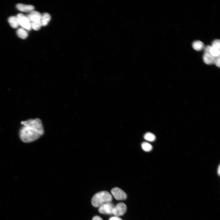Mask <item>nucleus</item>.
<instances>
[{"label":"nucleus","instance_id":"nucleus-5","mask_svg":"<svg viewBox=\"0 0 220 220\" xmlns=\"http://www.w3.org/2000/svg\"><path fill=\"white\" fill-rule=\"evenodd\" d=\"M114 206L113 204L111 202L105 203L99 207L98 211L102 214H112Z\"/></svg>","mask_w":220,"mask_h":220},{"label":"nucleus","instance_id":"nucleus-12","mask_svg":"<svg viewBox=\"0 0 220 220\" xmlns=\"http://www.w3.org/2000/svg\"><path fill=\"white\" fill-rule=\"evenodd\" d=\"M8 21L11 27L13 28H16L19 25L16 16H13L9 17Z\"/></svg>","mask_w":220,"mask_h":220},{"label":"nucleus","instance_id":"nucleus-17","mask_svg":"<svg viewBox=\"0 0 220 220\" xmlns=\"http://www.w3.org/2000/svg\"><path fill=\"white\" fill-rule=\"evenodd\" d=\"M212 47L220 49V41L219 39H216L214 40L212 44Z\"/></svg>","mask_w":220,"mask_h":220},{"label":"nucleus","instance_id":"nucleus-19","mask_svg":"<svg viewBox=\"0 0 220 220\" xmlns=\"http://www.w3.org/2000/svg\"><path fill=\"white\" fill-rule=\"evenodd\" d=\"M211 48V46L210 45L206 46L204 48V51L205 53H210V51Z\"/></svg>","mask_w":220,"mask_h":220},{"label":"nucleus","instance_id":"nucleus-20","mask_svg":"<svg viewBox=\"0 0 220 220\" xmlns=\"http://www.w3.org/2000/svg\"><path fill=\"white\" fill-rule=\"evenodd\" d=\"M109 220H123L117 216H113L110 218Z\"/></svg>","mask_w":220,"mask_h":220},{"label":"nucleus","instance_id":"nucleus-18","mask_svg":"<svg viewBox=\"0 0 220 220\" xmlns=\"http://www.w3.org/2000/svg\"><path fill=\"white\" fill-rule=\"evenodd\" d=\"M220 56L215 58L214 64L219 68L220 67Z\"/></svg>","mask_w":220,"mask_h":220},{"label":"nucleus","instance_id":"nucleus-14","mask_svg":"<svg viewBox=\"0 0 220 220\" xmlns=\"http://www.w3.org/2000/svg\"><path fill=\"white\" fill-rule=\"evenodd\" d=\"M144 139L148 141H153L156 139V136L154 134L151 132L146 133L144 136Z\"/></svg>","mask_w":220,"mask_h":220},{"label":"nucleus","instance_id":"nucleus-8","mask_svg":"<svg viewBox=\"0 0 220 220\" xmlns=\"http://www.w3.org/2000/svg\"><path fill=\"white\" fill-rule=\"evenodd\" d=\"M16 7L19 10L23 12H30L34 9V6L32 5L21 3L17 4Z\"/></svg>","mask_w":220,"mask_h":220},{"label":"nucleus","instance_id":"nucleus-21","mask_svg":"<svg viewBox=\"0 0 220 220\" xmlns=\"http://www.w3.org/2000/svg\"><path fill=\"white\" fill-rule=\"evenodd\" d=\"M92 220H103V219L100 216H94Z\"/></svg>","mask_w":220,"mask_h":220},{"label":"nucleus","instance_id":"nucleus-1","mask_svg":"<svg viewBox=\"0 0 220 220\" xmlns=\"http://www.w3.org/2000/svg\"><path fill=\"white\" fill-rule=\"evenodd\" d=\"M23 125L20 131L21 140L25 143L34 141L43 135L44 129L41 120L38 118L22 121Z\"/></svg>","mask_w":220,"mask_h":220},{"label":"nucleus","instance_id":"nucleus-16","mask_svg":"<svg viewBox=\"0 0 220 220\" xmlns=\"http://www.w3.org/2000/svg\"><path fill=\"white\" fill-rule=\"evenodd\" d=\"M141 147L143 150L145 152L151 151L152 148V145L147 142H143L141 144Z\"/></svg>","mask_w":220,"mask_h":220},{"label":"nucleus","instance_id":"nucleus-10","mask_svg":"<svg viewBox=\"0 0 220 220\" xmlns=\"http://www.w3.org/2000/svg\"><path fill=\"white\" fill-rule=\"evenodd\" d=\"M51 19V16L48 13H44L42 15L40 20V23L42 26H46Z\"/></svg>","mask_w":220,"mask_h":220},{"label":"nucleus","instance_id":"nucleus-6","mask_svg":"<svg viewBox=\"0 0 220 220\" xmlns=\"http://www.w3.org/2000/svg\"><path fill=\"white\" fill-rule=\"evenodd\" d=\"M111 192L114 198L117 200H124L126 199L127 195L122 190L118 187L113 188Z\"/></svg>","mask_w":220,"mask_h":220},{"label":"nucleus","instance_id":"nucleus-2","mask_svg":"<svg viewBox=\"0 0 220 220\" xmlns=\"http://www.w3.org/2000/svg\"><path fill=\"white\" fill-rule=\"evenodd\" d=\"M112 200V195L108 192L102 191L95 194L93 196L91 203L95 207H99L103 204L111 202Z\"/></svg>","mask_w":220,"mask_h":220},{"label":"nucleus","instance_id":"nucleus-9","mask_svg":"<svg viewBox=\"0 0 220 220\" xmlns=\"http://www.w3.org/2000/svg\"><path fill=\"white\" fill-rule=\"evenodd\" d=\"M215 58L210 53H205L203 56V60L206 64L210 65L214 64Z\"/></svg>","mask_w":220,"mask_h":220},{"label":"nucleus","instance_id":"nucleus-11","mask_svg":"<svg viewBox=\"0 0 220 220\" xmlns=\"http://www.w3.org/2000/svg\"><path fill=\"white\" fill-rule=\"evenodd\" d=\"M192 47L195 50L200 51L204 48V45L203 43L201 41L196 40L193 42Z\"/></svg>","mask_w":220,"mask_h":220},{"label":"nucleus","instance_id":"nucleus-7","mask_svg":"<svg viewBox=\"0 0 220 220\" xmlns=\"http://www.w3.org/2000/svg\"><path fill=\"white\" fill-rule=\"evenodd\" d=\"M42 15L38 12L33 10L26 16L30 24L40 22Z\"/></svg>","mask_w":220,"mask_h":220},{"label":"nucleus","instance_id":"nucleus-15","mask_svg":"<svg viewBox=\"0 0 220 220\" xmlns=\"http://www.w3.org/2000/svg\"><path fill=\"white\" fill-rule=\"evenodd\" d=\"M210 53L212 56L215 58L218 57L220 56V49L213 47L211 46Z\"/></svg>","mask_w":220,"mask_h":220},{"label":"nucleus","instance_id":"nucleus-22","mask_svg":"<svg viewBox=\"0 0 220 220\" xmlns=\"http://www.w3.org/2000/svg\"><path fill=\"white\" fill-rule=\"evenodd\" d=\"M218 175H220V165L219 166L218 168Z\"/></svg>","mask_w":220,"mask_h":220},{"label":"nucleus","instance_id":"nucleus-3","mask_svg":"<svg viewBox=\"0 0 220 220\" xmlns=\"http://www.w3.org/2000/svg\"><path fill=\"white\" fill-rule=\"evenodd\" d=\"M19 25L24 29L28 30H31L30 23L27 17L22 13L18 14L16 16Z\"/></svg>","mask_w":220,"mask_h":220},{"label":"nucleus","instance_id":"nucleus-13","mask_svg":"<svg viewBox=\"0 0 220 220\" xmlns=\"http://www.w3.org/2000/svg\"><path fill=\"white\" fill-rule=\"evenodd\" d=\"M16 33L18 36L23 39H25L28 36L27 32L23 28H20L18 29Z\"/></svg>","mask_w":220,"mask_h":220},{"label":"nucleus","instance_id":"nucleus-4","mask_svg":"<svg viewBox=\"0 0 220 220\" xmlns=\"http://www.w3.org/2000/svg\"><path fill=\"white\" fill-rule=\"evenodd\" d=\"M127 209L126 204L123 203H119L114 206L112 213L115 216L119 217L123 215Z\"/></svg>","mask_w":220,"mask_h":220}]
</instances>
